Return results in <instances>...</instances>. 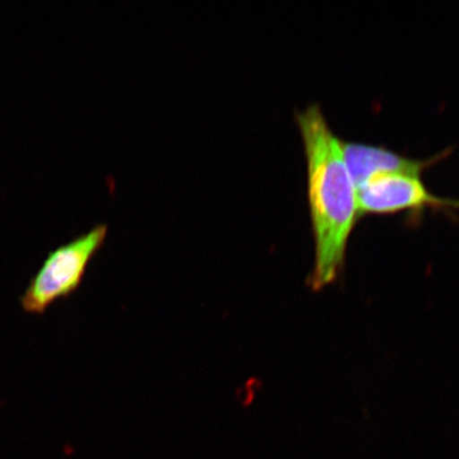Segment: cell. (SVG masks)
I'll list each match as a JSON object with an SVG mask.
<instances>
[{"instance_id": "obj_3", "label": "cell", "mask_w": 459, "mask_h": 459, "mask_svg": "<svg viewBox=\"0 0 459 459\" xmlns=\"http://www.w3.org/2000/svg\"><path fill=\"white\" fill-rule=\"evenodd\" d=\"M359 209L363 215L421 213L424 209H459V201L439 197L414 175L373 177L358 189Z\"/></svg>"}, {"instance_id": "obj_1", "label": "cell", "mask_w": 459, "mask_h": 459, "mask_svg": "<svg viewBox=\"0 0 459 459\" xmlns=\"http://www.w3.org/2000/svg\"><path fill=\"white\" fill-rule=\"evenodd\" d=\"M307 159V200L315 243L311 284L334 282L360 217L358 189L344 160L342 140L317 103L296 113Z\"/></svg>"}, {"instance_id": "obj_4", "label": "cell", "mask_w": 459, "mask_h": 459, "mask_svg": "<svg viewBox=\"0 0 459 459\" xmlns=\"http://www.w3.org/2000/svg\"><path fill=\"white\" fill-rule=\"evenodd\" d=\"M342 148L344 160L357 189L373 177L380 175L405 174L420 177L446 154L443 152L427 160H417L405 157L385 146L342 140Z\"/></svg>"}, {"instance_id": "obj_2", "label": "cell", "mask_w": 459, "mask_h": 459, "mask_svg": "<svg viewBox=\"0 0 459 459\" xmlns=\"http://www.w3.org/2000/svg\"><path fill=\"white\" fill-rule=\"evenodd\" d=\"M107 235L108 226L102 223L51 251L21 296L22 311L43 315L57 300L71 297L82 284L90 263Z\"/></svg>"}]
</instances>
